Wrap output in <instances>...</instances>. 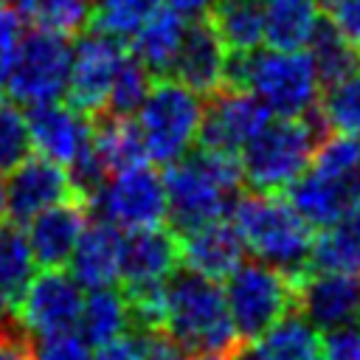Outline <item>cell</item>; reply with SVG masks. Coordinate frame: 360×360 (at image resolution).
Segmentation results:
<instances>
[{"label":"cell","instance_id":"6da1fadb","mask_svg":"<svg viewBox=\"0 0 360 360\" xmlns=\"http://www.w3.org/2000/svg\"><path fill=\"white\" fill-rule=\"evenodd\" d=\"M160 180L166 194L163 225L174 233H186L231 211V202L242 188L239 155L197 146L166 163Z\"/></svg>","mask_w":360,"mask_h":360},{"label":"cell","instance_id":"7a4b0ae2","mask_svg":"<svg viewBox=\"0 0 360 360\" xmlns=\"http://www.w3.org/2000/svg\"><path fill=\"white\" fill-rule=\"evenodd\" d=\"M163 329L188 354H233L242 346L219 281L186 267L166 278Z\"/></svg>","mask_w":360,"mask_h":360},{"label":"cell","instance_id":"3957f363","mask_svg":"<svg viewBox=\"0 0 360 360\" xmlns=\"http://www.w3.org/2000/svg\"><path fill=\"white\" fill-rule=\"evenodd\" d=\"M231 222L239 231L245 250H250L259 262H267L287 273L307 270L318 228H312L284 194H236V200L231 202Z\"/></svg>","mask_w":360,"mask_h":360},{"label":"cell","instance_id":"277c9868","mask_svg":"<svg viewBox=\"0 0 360 360\" xmlns=\"http://www.w3.org/2000/svg\"><path fill=\"white\" fill-rule=\"evenodd\" d=\"M225 84L253 93L270 115H309L321 98V79L304 48L228 53Z\"/></svg>","mask_w":360,"mask_h":360},{"label":"cell","instance_id":"5b68a950","mask_svg":"<svg viewBox=\"0 0 360 360\" xmlns=\"http://www.w3.org/2000/svg\"><path fill=\"white\" fill-rule=\"evenodd\" d=\"M321 135L309 115H270L259 132L239 149L242 183L250 191L284 194L287 186L309 166Z\"/></svg>","mask_w":360,"mask_h":360},{"label":"cell","instance_id":"8992f818","mask_svg":"<svg viewBox=\"0 0 360 360\" xmlns=\"http://www.w3.org/2000/svg\"><path fill=\"white\" fill-rule=\"evenodd\" d=\"M225 304L242 343H253L278 321L295 312L298 273L267 262H242L225 278Z\"/></svg>","mask_w":360,"mask_h":360},{"label":"cell","instance_id":"52a82bcc","mask_svg":"<svg viewBox=\"0 0 360 360\" xmlns=\"http://www.w3.org/2000/svg\"><path fill=\"white\" fill-rule=\"evenodd\" d=\"M202 96L172 76H155L143 104L138 107V129L152 163H172L194 143L202 121Z\"/></svg>","mask_w":360,"mask_h":360},{"label":"cell","instance_id":"ba28073f","mask_svg":"<svg viewBox=\"0 0 360 360\" xmlns=\"http://www.w3.org/2000/svg\"><path fill=\"white\" fill-rule=\"evenodd\" d=\"M70 42L68 37L34 28L20 39L17 59L6 79V93L20 104L56 101L68 84L70 68Z\"/></svg>","mask_w":360,"mask_h":360},{"label":"cell","instance_id":"9c48e42d","mask_svg":"<svg viewBox=\"0 0 360 360\" xmlns=\"http://www.w3.org/2000/svg\"><path fill=\"white\" fill-rule=\"evenodd\" d=\"M90 211L118 228H146L166 222V194L160 174L146 163L112 172L93 194Z\"/></svg>","mask_w":360,"mask_h":360},{"label":"cell","instance_id":"30bf717a","mask_svg":"<svg viewBox=\"0 0 360 360\" xmlns=\"http://www.w3.org/2000/svg\"><path fill=\"white\" fill-rule=\"evenodd\" d=\"M82 287L65 267H42L28 278L17 307L14 321L28 335H56L73 332L82 309Z\"/></svg>","mask_w":360,"mask_h":360},{"label":"cell","instance_id":"8fae6325","mask_svg":"<svg viewBox=\"0 0 360 360\" xmlns=\"http://www.w3.org/2000/svg\"><path fill=\"white\" fill-rule=\"evenodd\" d=\"M79 45L70 53V68H68V101L73 110H79L87 118H96L107 107V96L112 87V79L118 73L121 59L127 56L121 39L93 31V34H79Z\"/></svg>","mask_w":360,"mask_h":360},{"label":"cell","instance_id":"7c38bea8","mask_svg":"<svg viewBox=\"0 0 360 360\" xmlns=\"http://www.w3.org/2000/svg\"><path fill=\"white\" fill-rule=\"evenodd\" d=\"M208 98L211 101L208 107H202V121L197 132V146L205 149L239 155V149L270 118V110L245 87L222 84Z\"/></svg>","mask_w":360,"mask_h":360},{"label":"cell","instance_id":"4fadbf2b","mask_svg":"<svg viewBox=\"0 0 360 360\" xmlns=\"http://www.w3.org/2000/svg\"><path fill=\"white\" fill-rule=\"evenodd\" d=\"M295 312L318 332L360 321V273L304 270L298 273Z\"/></svg>","mask_w":360,"mask_h":360},{"label":"cell","instance_id":"5bb4252c","mask_svg":"<svg viewBox=\"0 0 360 360\" xmlns=\"http://www.w3.org/2000/svg\"><path fill=\"white\" fill-rule=\"evenodd\" d=\"M180 267L177 233L166 225L127 228L118 248V278L121 290L160 287Z\"/></svg>","mask_w":360,"mask_h":360},{"label":"cell","instance_id":"9a60e30c","mask_svg":"<svg viewBox=\"0 0 360 360\" xmlns=\"http://www.w3.org/2000/svg\"><path fill=\"white\" fill-rule=\"evenodd\" d=\"M68 197H82L73 188L68 169L42 155H28L22 163H17L8 172L6 205H8V217L17 225H25L37 211Z\"/></svg>","mask_w":360,"mask_h":360},{"label":"cell","instance_id":"2e32d148","mask_svg":"<svg viewBox=\"0 0 360 360\" xmlns=\"http://www.w3.org/2000/svg\"><path fill=\"white\" fill-rule=\"evenodd\" d=\"M225 73H228V48L222 45L211 20L197 17L191 25H186L180 48L166 76L183 82L197 96H211L225 84Z\"/></svg>","mask_w":360,"mask_h":360},{"label":"cell","instance_id":"e0dca14e","mask_svg":"<svg viewBox=\"0 0 360 360\" xmlns=\"http://www.w3.org/2000/svg\"><path fill=\"white\" fill-rule=\"evenodd\" d=\"M90 217V205L84 197L59 200L42 211H37L25 225V239L31 248V259L39 267H68L73 245Z\"/></svg>","mask_w":360,"mask_h":360},{"label":"cell","instance_id":"ac0fdd59","mask_svg":"<svg viewBox=\"0 0 360 360\" xmlns=\"http://www.w3.org/2000/svg\"><path fill=\"white\" fill-rule=\"evenodd\" d=\"M177 248L180 267L214 281H225L245 262V242L233 222L225 217L177 233Z\"/></svg>","mask_w":360,"mask_h":360},{"label":"cell","instance_id":"d6986e66","mask_svg":"<svg viewBox=\"0 0 360 360\" xmlns=\"http://www.w3.org/2000/svg\"><path fill=\"white\" fill-rule=\"evenodd\" d=\"M25 121H28L31 146L42 158H48L65 169L73 163V158L90 141V118L82 115L79 110H73L70 104L68 107L59 104V98L42 101V104H28Z\"/></svg>","mask_w":360,"mask_h":360},{"label":"cell","instance_id":"ffe728a7","mask_svg":"<svg viewBox=\"0 0 360 360\" xmlns=\"http://www.w3.org/2000/svg\"><path fill=\"white\" fill-rule=\"evenodd\" d=\"M118 248H121V231L118 225L107 219H93L84 222L73 253L68 259L70 276L76 278L79 287H110L118 281Z\"/></svg>","mask_w":360,"mask_h":360},{"label":"cell","instance_id":"44dd1931","mask_svg":"<svg viewBox=\"0 0 360 360\" xmlns=\"http://www.w3.org/2000/svg\"><path fill=\"white\" fill-rule=\"evenodd\" d=\"M183 31H186V17L160 0L152 8V14L141 22V28L129 37L132 53L143 62V68L152 76H166L172 68V59L180 48Z\"/></svg>","mask_w":360,"mask_h":360},{"label":"cell","instance_id":"7402d4cb","mask_svg":"<svg viewBox=\"0 0 360 360\" xmlns=\"http://www.w3.org/2000/svg\"><path fill=\"white\" fill-rule=\"evenodd\" d=\"M318 25V0H262V42L267 48L301 51Z\"/></svg>","mask_w":360,"mask_h":360},{"label":"cell","instance_id":"603a6c76","mask_svg":"<svg viewBox=\"0 0 360 360\" xmlns=\"http://www.w3.org/2000/svg\"><path fill=\"white\" fill-rule=\"evenodd\" d=\"M90 146L98 155L107 174L149 160L146 149H143L141 129L132 115L101 112V115L90 118Z\"/></svg>","mask_w":360,"mask_h":360},{"label":"cell","instance_id":"cb8c5ba5","mask_svg":"<svg viewBox=\"0 0 360 360\" xmlns=\"http://www.w3.org/2000/svg\"><path fill=\"white\" fill-rule=\"evenodd\" d=\"M256 360H321V332L298 312L248 343Z\"/></svg>","mask_w":360,"mask_h":360},{"label":"cell","instance_id":"d4e9b609","mask_svg":"<svg viewBox=\"0 0 360 360\" xmlns=\"http://www.w3.org/2000/svg\"><path fill=\"white\" fill-rule=\"evenodd\" d=\"M82 340L87 346H101L129 329V312L121 290L110 287H93L87 298H82L79 309V323H76Z\"/></svg>","mask_w":360,"mask_h":360},{"label":"cell","instance_id":"484cf974","mask_svg":"<svg viewBox=\"0 0 360 360\" xmlns=\"http://www.w3.org/2000/svg\"><path fill=\"white\" fill-rule=\"evenodd\" d=\"M211 25L228 53H248L262 42V0H214Z\"/></svg>","mask_w":360,"mask_h":360},{"label":"cell","instance_id":"4316f807","mask_svg":"<svg viewBox=\"0 0 360 360\" xmlns=\"http://www.w3.org/2000/svg\"><path fill=\"white\" fill-rule=\"evenodd\" d=\"M34 276V259L22 225L0 219V301L14 312L28 278Z\"/></svg>","mask_w":360,"mask_h":360},{"label":"cell","instance_id":"83f0119b","mask_svg":"<svg viewBox=\"0 0 360 360\" xmlns=\"http://www.w3.org/2000/svg\"><path fill=\"white\" fill-rule=\"evenodd\" d=\"M17 8L34 28H42L68 39L84 34L93 20L90 0H20Z\"/></svg>","mask_w":360,"mask_h":360},{"label":"cell","instance_id":"f1b7e54d","mask_svg":"<svg viewBox=\"0 0 360 360\" xmlns=\"http://www.w3.org/2000/svg\"><path fill=\"white\" fill-rule=\"evenodd\" d=\"M318 112L323 127L332 132L360 135V65L329 84V90L318 98Z\"/></svg>","mask_w":360,"mask_h":360},{"label":"cell","instance_id":"f546056e","mask_svg":"<svg viewBox=\"0 0 360 360\" xmlns=\"http://www.w3.org/2000/svg\"><path fill=\"white\" fill-rule=\"evenodd\" d=\"M309 48H312L309 56H312V65L318 70V79L326 84L343 79L346 73H352L360 65V51L323 20L312 34Z\"/></svg>","mask_w":360,"mask_h":360},{"label":"cell","instance_id":"4dcf8cb0","mask_svg":"<svg viewBox=\"0 0 360 360\" xmlns=\"http://www.w3.org/2000/svg\"><path fill=\"white\" fill-rule=\"evenodd\" d=\"M149 84H152V73L143 68V62L135 53L132 56L127 53L118 65L115 79H112L104 112H110V115H135L138 107L143 104L146 93H149Z\"/></svg>","mask_w":360,"mask_h":360},{"label":"cell","instance_id":"1f68e13d","mask_svg":"<svg viewBox=\"0 0 360 360\" xmlns=\"http://www.w3.org/2000/svg\"><path fill=\"white\" fill-rule=\"evenodd\" d=\"M158 3L160 0H98V6L93 8L90 28L115 39H129Z\"/></svg>","mask_w":360,"mask_h":360},{"label":"cell","instance_id":"d6a6232c","mask_svg":"<svg viewBox=\"0 0 360 360\" xmlns=\"http://www.w3.org/2000/svg\"><path fill=\"white\" fill-rule=\"evenodd\" d=\"M34 152L25 112L17 101L0 90V172H11Z\"/></svg>","mask_w":360,"mask_h":360},{"label":"cell","instance_id":"836d02e7","mask_svg":"<svg viewBox=\"0 0 360 360\" xmlns=\"http://www.w3.org/2000/svg\"><path fill=\"white\" fill-rule=\"evenodd\" d=\"M22 14L11 3H0V90L6 87V79L11 73V65L20 51L22 39Z\"/></svg>","mask_w":360,"mask_h":360},{"label":"cell","instance_id":"e575fe53","mask_svg":"<svg viewBox=\"0 0 360 360\" xmlns=\"http://www.w3.org/2000/svg\"><path fill=\"white\" fill-rule=\"evenodd\" d=\"M34 360H93L90 346L82 340V335L73 332H56L42 335L39 343H34Z\"/></svg>","mask_w":360,"mask_h":360},{"label":"cell","instance_id":"d590c367","mask_svg":"<svg viewBox=\"0 0 360 360\" xmlns=\"http://www.w3.org/2000/svg\"><path fill=\"white\" fill-rule=\"evenodd\" d=\"M321 360H360V321L323 332Z\"/></svg>","mask_w":360,"mask_h":360},{"label":"cell","instance_id":"8d00e7d4","mask_svg":"<svg viewBox=\"0 0 360 360\" xmlns=\"http://www.w3.org/2000/svg\"><path fill=\"white\" fill-rule=\"evenodd\" d=\"M329 25L360 51V0H323Z\"/></svg>","mask_w":360,"mask_h":360},{"label":"cell","instance_id":"74e56055","mask_svg":"<svg viewBox=\"0 0 360 360\" xmlns=\"http://www.w3.org/2000/svg\"><path fill=\"white\" fill-rule=\"evenodd\" d=\"M0 360H34V340L14 318L0 326Z\"/></svg>","mask_w":360,"mask_h":360},{"label":"cell","instance_id":"f35d334b","mask_svg":"<svg viewBox=\"0 0 360 360\" xmlns=\"http://www.w3.org/2000/svg\"><path fill=\"white\" fill-rule=\"evenodd\" d=\"M96 349L98 352H96L93 360H143V352H141V343H138L135 329L132 332L124 329L121 335H115L112 340H107V343H101Z\"/></svg>","mask_w":360,"mask_h":360},{"label":"cell","instance_id":"ab89813d","mask_svg":"<svg viewBox=\"0 0 360 360\" xmlns=\"http://www.w3.org/2000/svg\"><path fill=\"white\" fill-rule=\"evenodd\" d=\"M166 3L177 8L183 17H202L214 6V0H166Z\"/></svg>","mask_w":360,"mask_h":360},{"label":"cell","instance_id":"60d3db41","mask_svg":"<svg viewBox=\"0 0 360 360\" xmlns=\"http://www.w3.org/2000/svg\"><path fill=\"white\" fill-rule=\"evenodd\" d=\"M231 360H256V357L250 354V349H248V343H242V346H239V349H236V352L231 354Z\"/></svg>","mask_w":360,"mask_h":360},{"label":"cell","instance_id":"b9f144b4","mask_svg":"<svg viewBox=\"0 0 360 360\" xmlns=\"http://www.w3.org/2000/svg\"><path fill=\"white\" fill-rule=\"evenodd\" d=\"M8 214V205H6V183H3V177H0V219Z\"/></svg>","mask_w":360,"mask_h":360},{"label":"cell","instance_id":"7bdbcfd3","mask_svg":"<svg viewBox=\"0 0 360 360\" xmlns=\"http://www.w3.org/2000/svg\"><path fill=\"white\" fill-rule=\"evenodd\" d=\"M191 360H231V354H191Z\"/></svg>","mask_w":360,"mask_h":360},{"label":"cell","instance_id":"ee69618b","mask_svg":"<svg viewBox=\"0 0 360 360\" xmlns=\"http://www.w3.org/2000/svg\"><path fill=\"white\" fill-rule=\"evenodd\" d=\"M11 318H14V315H11V312H8V307L0 301V326H3V323H8Z\"/></svg>","mask_w":360,"mask_h":360},{"label":"cell","instance_id":"f6af8a7d","mask_svg":"<svg viewBox=\"0 0 360 360\" xmlns=\"http://www.w3.org/2000/svg\"><path fill=\"white\" fill-rule=\"evenodd\" d=\"M0 3H11V6H17V3H20V0H0Z\"/></svg>","mask_w":360,"mask_h":360}]
</instances>
